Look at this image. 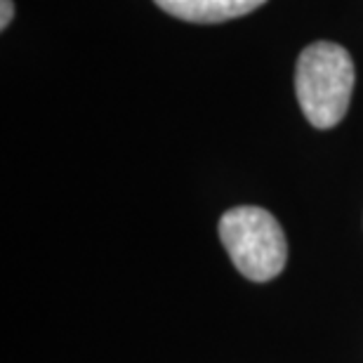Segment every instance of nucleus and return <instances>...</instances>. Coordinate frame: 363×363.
I'll list each match as a JSON object with an SVG mask.
<instances>
[{
    "mask_svg": "<svg viewBox=\"0 0 363 363\" xmlns=\"http://www.w3.org/2000/svg\"><path fill=\"white\" fill-rule=\"evenodd\" d=\"M154 3L182 21L220 24L257 10L267 0H154Z\"/></svg>",
    "mask_w": 363,
    "mask_h": 363,
    "instance_id": "7ed1b4c3",
    "label": "nucleus"
},
{
    "mask_svg": "<svg viewBox=\"0 0 363 363\" xmlns=\"http://www.w3.org/2000/svg\"><path fill=\"white\" fill-rule=\"evenodd\" d=\"M354 90V62L337 43L304 48L295 71V92L302 113L318 130L335 128L345 118Z\"/></svg>",
    "mask_w": 363,
    "mask_h": 363,
    "instance_id": "f257e3e1",
    "label": "nucleus"
},
{
    "mask_svg": "<svg viewBox=\"0 0 363 363\" xmlns=\"http://www.w3.org/2000/svg\"><path fill=\"white\" fill-rule=\"evenodd\" d=\"M0 28H7L10 26V21L14 17V5H12V0H0Z\"/></svg>",
    "mask_w": 363,
    "mask_h": 363,
    "instance_id": "20e7f679",
    "label": "nucleus"
},
{
    "mask_svg": "<svg viewBox=\"0 0 363 363\" xmlns=\"http://www.w3.org/2000/svg\"><path fill=\"white\" fill-rule=\"evenodd\" d=\"M220 238L245 279L264 283L286 267V234L279 220L264 208L238 206L227 210L220 220Z\"/></svg>",
    "mask_w": 363,
    "mask_h": 363,
    "instance_id": "f03ea898",
    "label": "nucleus"
}]
</instances>
